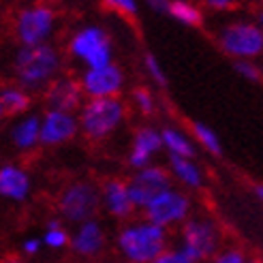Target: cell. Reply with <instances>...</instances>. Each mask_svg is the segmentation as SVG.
<instances>
[{"label":"cell","instance_id":"8992f818","mask_svg":"<svg viewBox=\"0 0 263 263\" xmlns=\"http://www.w3.org/2000/svg\"><path fill=\"white\" fill-rule=\"evenodd\" d=\"M222 51L238 60H253L263 54V30L259 24L238 20L227 24L218 34Z\"/></svg>","mask_w":263,"mask_h":263},{"label":"cell","instance_id":"4316f807","mask_svg":"<svg viewBox=\"0 0 263 263\" xmlns=\"http://www.w3.org/2000/svg\"><path fill=\"white\" fill-rule=\"evenodd\" d=\"M143 64H146V71L150 73V77L154 80V84H159L161 88L167 86V73L163 69V64L159 62V58H154L152 54L146 56V60H143Z\"/></svg>","mask_w":263,"mask_h":263},{"label":"cell","instance_id":"44dd1931","mask_svg":"<svg viewBox=\"0 0 263 263\" xmlns=\"http://www.w3.org/2000/svg\"><path fill=\"white\" fill-rule=\"evenodd\" d=\"M0 105L5 116H26L30 107V95L20 86H5L0 90Z\"/></svg>","mask_w":263,"mask_h":263},{"label":"cell","instance_id":"ffe728a7","mask_svg":"<svg viewBox=\"0 0 263 263\" xmlns=\"http://www.w3.org/2000/svg\"><path fill=\"white\" fill-rule=\"evenodd\" d=\"M169 176L172 180L176 178L180 184L189 189H199L203 184V174L199 165L195 161H189V159H176V156H169Z\"/></svg>","mask_w":263,"mask_h":263},{"label":"cell","instance_id":"8fae6325","mask_svg":"<svg viewBox=\"0 0 263 263\" xmlns=\"http://www.w3.org/2000/svg\"><path fill=\"white\" fill-rule=\"evenodd\" d=\"M80 84L88 99H114L124 88V73L116 62H111L99 69H86Z\"/></svg>","mask_w":263,"mask_h":263},{"label":"cell","instance_id":"3957f363","mask_svg":"<svg viewBox=\"0 0 263 263\" xmlns=\"http://www.w3.org/2000/svg\"><path fill=\"white\" fill-rule=\"evenodd\" d=\"M124 116H126V107L118 97L88 99L84 101L80 114H77V122H80V130L88 139L101 141L116 133L118 126L122 124Z\"/></svg>","mask_w":263,"mask_h":263},{"label":"cell","instance_id":"83f0119b","mask_svg":"<svg viewBox=\"0 0 263 263\" xmlns=\"http://www.w3.org/2000/svg\"><path fill=\"white\" fill-rule=\"evenodd\" d=\"M235 71L248 82H259L261 80V71L253 60H235Z\"/></svg>","mask_w":263,"mask_h":263},{"label":"cell","instance_id":"cb8c5ba5","mask_svg":"<svg viewBox=\"0 0 263 263\" xmlns=\"http://www.w3.org/2000/svg\"><path fill=\"white\" fill-rule=\"evenodd\" d=\"M41 242H43V246H47V248H54V251H60V248L69 246L71 235H69V231H67V229H64L62 220L51 218V220H47V227H45V233H43Z\"/></svg>","mask_w":263,"mask_h":263},{"label":"cell","instance_id":"836d02e7","mask_svg":"<svg viewBox=\"0 0 263 263\" xmlns=\"http://www.w3.org/2000/svg\"><path fill=\"white\" fill-rule=\"evenodd\" d=\"M259 28H261V30H263V11H261V13H259Z\"/></svg>","mask_w":263,"mask_h":263},{"label":"cell","instance_id":"7a4b0ae2","mask_svg":"<svg viewBox=\"0 0 263 263\" xmlns=\"http://www.w3.org/2000/svg\"><path fill=\"white\" fill-rule=\"evenodd\" d=\"M118 251L126 263H152L167 251V231L148 220L130 222L118 233Z\"/></svg>","mask_w":263,"mask_h":263},{"label":"cell","instance_id":"1f68e13d","mask_svg":"<svg viewBox=\"0 0 263 263\" xmlns=\"http://www.w3.org/2000/svg\"><path fill=\"white\" fill-rule=\"evenodd\" d=\"M208 7L225 11V9H231V3H229V0H210V3H208Z\"/></svg>","mask_w":263,"mask_h":263},{"label":"cell","instance_id":"6da1fadb","mask_svg":"<svg viewBox=\"0 0 263 263\" xmlns=\"http://www.w3.org/2000/svg\"><path fill=\"white\" fill-rule=\"evenodd\" d=\"M13 67H15L20 88L28 92L36 88H47L54 82L62 67V58L60 51L51 43H41L32 47H20Z\"/></svg>","mask_w":263,"mask_h":263},{"label":"cell","instance_id":"f1b7e54d","mask_svg":"<svg viewBox=\"0 0 263 263\" xmlns=\"http://www.w3.org/2000/svg\"><path fill=\"white\" fill-rule=\"evenodd\" d=\"M212 263H248V261H246L244 253L238 251V248H225V251L214 255Z\"/></svg>","mask_w":263,"mask_h":263},{"label":"cell","instance_id":"5b68a950","mask_svg":"<svg viewBox=\"0 0 263 263\" xmlns=\"http://www.w3.org/2000/svg\"><path fill=\"white\" fill-rule=\"evenodd\" d=\"M101 208V191L92 182H73L58 197V212L67 222L82 225L92 220Z\"/></svg>","mask_w":263,"mask_h":263},{"label":"cell","instance_id":"d4e9b609","mask_svg":"<svg viewBox=\"0 0 263 263\" xmlns=\"http://www.w3.org/2000/svg\"><path fill=\"white\" fill-rule=\"evenodd\" d=\"M152 263H199V261H197V259L186 251V248L178 246V248H167V251L161 253Z\"/></svg>","mask_w":263,"mask_h":263},{"label":"cell","instance_id":"7c38bea8","mask_svg":"<svg viewBox=\"0 0 263 263\" xmlns=\"http://www.w3.org/2000/svg\"><path fill=\"white\" fill-rule=\"evenodd\" d=\"M77 133H80L77 114L47 109L41 116V146L45 148L62 146V143L75 139Z\"/></svg>","mask_w":263,"mask_h":263},{"label":"cell","instance_id":"7402d4cb","mask_svg":"<svg viewBox=\"0 0 263 263\" xmlns=\"http://www.w3.org/2000/svg\"><path fill=\"white\" fill-rule=\"evenodd\" d=\"M165 13L169 17H174L176 22H180L182 26H189V28H197L203 22V13L199 7H195L193 3H184V0H172L167 3Z\"/></svg>","mask_w":263,"mask_h":263},{"label":"cell","instance_id":"e0dca14e","mask_svg":"<svg viewBox=\"0 0 263 263\" xmlns=\"http://www.w3.org/2000/svg\"><path fill=\"white\" fill-rule=\"evenodd\" d=\"M32 189L30 174L20 165H3L0 167V197L7 201H24L28 199Z\"/></svg>","mask_w":263,"mask_h":263},{"label":"cell","instance_id":"d590c367","mask_svg":"<svg viewBox=\"0 0 263 263\" xmlns=\"http://www.w3.org/2000/svg\"><path fill=\"white\" fill-rule=\"evenodd\" d=\"M3 118H5V111H3V105H0V122H3Z\"/></svg>","mask_w":263,"mask_h":263},{"label":"cell","instance_id":"4dcf8cb0","mask_svg":"<svg viewBox=\"0 0 263 263\" xmlns=\"http://www.w3.org/2000/svg\"><path fill=\"white\" fill-rule=\"evenodd\" d=\"M41 248H43L41 238H28V240H24V242H22V253H24V255H28V257L39 255V251H41Z\"/></svg>","mask_w":263,"mask_h":263},{"label":"cell","instance_id":"9a60e30c","mask_svg":"<svg viewBox=\"0 0 263 263\" xmlns=\"http://www.w3.org/2000/svg\"><path fill=\"white\" fill-rule=\"evenodd\" d=\"M69 246L73 248L75 255H80L84 259L97 257L105 248V231L99 220H86L82 225H77L75 233L71 235Z\"/></svg>","mask_w":263,"mask_h":263},{"label":"cell","instance_id":"484cf974","mask_svg":"<svg viewBox=\"0 0 263 263\" xmlns=\"http://www.w3.org/2000/svg\"><path fill=\"white\" fill-rule=\"evenodd\" d=\"M133 103L143 116H152L154 109H156V101L152 97V92L146 90V88H135L133 90Z\"/></svg>","mask_w":263,"mask_h":263},{"label":"cell","instance_id":"ba28073f","mask_svg":"<svg viewBox=\"0 0 263 263\" xmlns=\"http://www.w3.org/2000/svg\"><path fill=\"white\" fill-rule=\"evenodd\" d=\"M126 186H128V195H130L133 205L146 210L152 201H156L163 193L172 189V176H169L165 167L148 165V167L139 169V172L126 182Z\"/></svg>","mask_w":263,"mask_h":263},{"label":"cell","instance_id":"603a6c76","mask_svg":"<svg viewBox=\"0 0 263 263\" xmlns=\"http://www.w3.org/2000/svg\"><path fill=\"white\" fill-rule=\"evenodd\" d=\"M193 135H195V141L199 143L203 150H208L210 154H214V156L222 154L220 137L216 135V130L212 126H208L203 122H193Z\"/></svg>","mask_w":263,"mask_h":263},{"label":"cell","instance_id":"d6986e66","mask_svg":"<svg viewBox=\"0 0 263 263\" xmlns=\"http://www.w3.org/2000/svg\"><path fill=\"white\" fill-rule=\"evenodd\" d=\"M161 141H163V148L169 152V156H176V159L193 161V156L197 152L193 139L186 137L180 128H174V126H167L161 130Z\"/></svg>","mask_w":263,"mask_h":263},{"label":"cell","instance_id":"9c48e42d","mask_svg":"<svg viewBox=\"0 0 263 263\" xmlns=\"http://www.w3.org/2000/svg\"><path fill=\"white\" fill-rule=\"evenodd\" d=\"M143 212H146L148 222L167 231V227H174V225H180V222L189 220L191 199L184 193H180L176 189H169L156 201H152Z\"/></svg>","mask_w":263,"mask_h":263},{"label":"cell","instance_id":"d6a6232c","mask_svg":"<svg viewBox=\"0 0 263 263\" xmlns=\"http://www.w3.org/2000/svg\"><path fill=\"white\" fill-rule=\"evenodd\" d=\"M255 195H257V199L263 203V184H257L255 186Z\"/></svg>","mask_w":263,"mask_h":263},{"label":"cell","instance_id":"277c9868","mask_svg":"<svg viewBox=\"0 0 263 263\" xmlns=\"http://www.w3.org/2000/svg\"><path fill=\"white\" fill-rule=\"evenodd\" d=\"M71 56L86 64V69H99L114 62L111 39L101 26H84L69 41Z\"/></svg>","mask_w":263,"mask_h":263},{"label":"cell","instance_id":"e575fe53","mask_svg":"<svg viewBox=\"0 0 263 263\" xmlns=\"http://www.w3.org/2000/svg\"><path fill=\"white\" fill-rule=\"evenodd\" d=\"M0 263H20V261H17V259H3Z\"/></svg>","mask_w":263,"mask_h":263},{"label":"cell","instance_id":"8d00e7d4","mask_svg":"<svg viewBox=\"0 0 263 263\" xmlns=\"http://www.w3.org/2000/svg\"><path fill=\"white\" fill-rule=\"evenodd\" d=\"M248 263H261V261H248Z\"/></svg>","mask_w":263,"mask_h":263},{"label":"cell","instance_id":"ac0fdd59","mask_svg":"<svg viewBox=\"0 0 263 263\" xmlns=\"http://www.w3.org/2000/svg\"><path fill=\"white\" fill-rule=\"evenodd\" d=\"M11 141L22 152L34 150L41 143V116L26 114L11 126Z\"/></svg>","mask_w":263,"mask_h":263},{"label":"cell","instance_id":"f546056e","mask_svg":"<svg viewBox=\"0 0 263 263\" xmlns=\"http://www.w3.org/2000/svg\"><path fill=\"white\" fill-rule=\"evenodd\" d=\"M107 7L118 11V13H122V15H130V17L137 15V11H139L135 0H109Z\"/></svg>","mask_w":263,"mask_h":263},{"label":"cell","instance_id":"4fadbf2b","mask_svg":"<svg viewBox=\"0 0 263 263\" xmlns=\"http://www.w3.org/2000/svg\"><path fill=\"white\" fill-rule=\"evenodd\" d=\"M45 103H47V109L75 114L84 105L82 84L73 80V77H56L45 88Z\"/></svg>","mask_w":263,"mask_h":263},{"label":"cell","instance_id":"52a82bcc","mask_svg":"<svg viewBox=\"0 0 263 263\" xmlns=\"http://www.w3.org/2000/svg\"><path fill=\"white\" fill-rule=\"evenodd\" d=\"M54 28H56V11L45 5H32L22 9L15 15V22H13V32H15L22 47L47 43Z\"/></svg>","mask_w":263,"mask_h":263},{"label":"cell","instance_id":"5bb4252c","mask_svg":"<svg viewBox=\"0 0 263 263\" xmlns=\"http://www.w3.org/2000/svg\"><path fill=\"white\" fill-rule=\"evenodd\" d=\"M161 150H163L161 130H156L152 126H141L137 128V133L133 137V146H130V152H128V165L139 172V169L148 167L154 159V154Z\"/></svg>","mask_w":263,"mask_h":263},{"label":"cell","instance_id":"30bf717a","mask_svg":"<svg viewBox=\"0 0 263 263\" xmlns=\"http://www.w3.org/2000/svg\"><path fill=\"white\" fill-rule=\"evenodd\" d=\"M218 244H220V235H218V229L212 220L189 218L184 222L180 246L186 248L197 261L214 257L218 253Z\"/></svg>","mask_w":263,"mask_h":263},{"label":"cell","instance_id":"2e32d148","mask_svg":"<svg viewBox=\"0 0 263 263\" xmlns=\"http://www.w3.org/2000/svg\"><path fill=\"white\" fill-rule=\"evenodd\" d=\"M99 191H101V205L107 210L114 218H128L133 214L135 205L130 201L128 186L124 180L109 178Z\"/></svg>","mask_w":263,"mask_h":263}]
</instances>
